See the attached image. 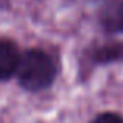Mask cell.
Returning a JSON list of instances; mask_svg holds the SVG:
<instances>
[{
  "mask_svg": "<svg viewBox=\"0 0 123 123\" xmlns=\"http://www.w3.org/2000/svg\"><path fill=\"white\" fill-rule=\"evenodd\" d=\"M60 74V58L41 46L22 49L16 82L27 93H41L54 87Z\"/></svg>",
  "mask_w": 123,
  "mask_h": 123,
  "instance_id": "obj_1",
  "label": "cell"
},
{
  "mask_svg": "<svg viewBox=\"0 0 123 123\" xmlns=\"http://www.w3.org/2000/svg\"><path fill=\"white\" fill-rule=\"evenodd\" d=\"M82 63L87 68L123 65V38L107 36L104 41H95L82 51Z\"/></svg>",
  "mask_w": 123,
  "mask_h": 123,
  "instance_id": "obj_2",
  "label": "cell"
},
{
  "mask_svg": "<svg viewBox=\"0 0 123 123\" xmlns=\"http://www.w3.org/2000/svg\"><path fill=\"white\" fill-rule=\"evenodd\" d=\"M95 22L103 35L123 36V0H98Z\"/></svg>",
  "mask_w": 123,
  "mask_h": 123,
  "instance_id": "obj_3",
  "label": "cell"
},
{
  "mask_svg": "<svg viewBox=\"0 0 123 123\" xmlns=\"http://www.w3.org/2000/svg\"><path fill=\"white\" fill-rule=\"evenodd\" d=\"M22 49L10 36H0V82L14 79L19 68Z\"/></svg>",
  "mask_w": 123,
  "mask_h": 123,
  "instance_id": "obj_4",
  "label": "cell"
},
{
  "mask_svg": "<svg viewBox=\"0 0 123 123\" xmlns=\"http://www.w3.org/2000/svg\"><path fill=\"white\" fill-rule=\"evenodd\" d=\"M88 123H123V115L115 111H103L96 114Z\"/></svg>",
  "mask_w": 123,
  "mask_h": 123,
  "instance_id": "obj_5",
  "label": "cell"
},
{
  "mask_svg": "<svg viewBox=\"0 0 123 123\" xmlns=\"http://www.w3.org/2000/svg\"><path fill=\"white\" fill-rule=\"evenodd\" d=\"M13 8V0H0V11H10Z\"/></svg>",
  "mask_w": 123,
  "mask_h": 123,
  "instance_id": "obj_6",
  "label": "cell"
}]
</instances>
